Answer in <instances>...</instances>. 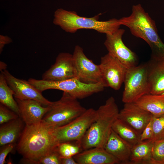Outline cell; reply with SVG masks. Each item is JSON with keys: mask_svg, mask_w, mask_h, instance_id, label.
<instances>
[{"mask_svg": "<svg viewBox=\"0 0 164 164\" xmlns=\"http://www.w3.org/2000/svg\"><path fill=\"white\" fill-rule=\"evenodd\" d=\"M55 128L43 120L26 125L16 147L23 157V162L39 164L42 158L56 148L59 143L54 133Z\"/></svg>", "mask_w": 164, "mask_h": 164, "instance_id": "1", "label": "cell"}, {"mask_svg": "<svg viewBox=\"0 0 164 164\" xmlns=\"http://www.w3.org/2000/svg\"><path fill=\"white\" fill-rule=\"evenodd\" d=\"M97 115L82 139L83 151L94 147L104 148L119 111L114 97H111L96 110Z\"/></svg>", "mask_w": 164, "mask_h": 164, "instance_id": "2", "label": "cell"}, {"mask_svg": "<svg viewBox=\"0 0 164 164\" xmlns=\"http://www.w3.org/2000/svg\"><path fill=\"white\" fill-rule=\"evenodd\" d=\"M132 11L128 16L119 19L120 25L127 27L133 35L145 40L152 54H164V44L159 36L155 21L140 4L133 5Z\"/></svg>", "mask_w": 164, "mask_h": 164, "instance_id": "3", "label": "cell"}, {"mask_svg": "<svg viewBox=\"0 0 164 164\" xmlns=\"http://www.w3.org/2000/svg\"><path fill=\"white\" fill-rule=\"evenodd\" d=\"M99 14L92 17L78 15L74 11L58 9L55 12L53 22L66 32L74 33L81 29H92L100 33L111 34L120 29L119 21L113 18L106 21L99 20Z\"/></svg>", "mask_w": 164, "mask_h": 164, "instance_id": "4", "label": "cell"}, {"mask_svg": "<svg viewBox=\"0 0 164 164\" xmlns=\"http://www.w3.org/2000/svg\"><path fill=\"white\" fill-rule=\"evenodd\" d=\"M28 81L41 92L54 89L66 92L78 99H82L103 91L105 86L102 83L87 84L77 77L60 81H49L29 79Z\"/></svg>", "mask_w": 164, "mask_h": 164, "instance_id": "5", "label": "cell"}, {"mask_svg": "<svg viewBox=\"0 0 164 164\" xmlns=\"http://www.w3.org/2000/svg\"><path fill=\"white\" fill-rule=\"evenodd\" d=\"M43 120L54 127L70 122L86 110L77 99L63 92L61 98L53 102Z\"/></svg>", "mask_w": 164, "mask_h": 164, "instance_id": "6", "label": "cell"}, {"mask_svg": "<svg viewBox=\"0 0 164 164\" xmlns=\"http://www.w3.org/2000/svg\"><path fill=\"white\" fill-rule=\"evenodd\" d=\"M124 83L122 101L124 103L133 102L150 94L147 63L127 70Z\"/></svg>", "mask_w": 164, "mask_h": 164, "instance_id": "7", "label": "cell"}, {"mask_svg": "<svg viewBox=\"0 0 164 164\" xmlns=\"http://www.w3.org/2000/svg\"><path fill=\"white\" fill-rule=\"evenodd\" d=\"M97 115L96 110L90 108L68 123L55 128L54 133L57 140L59 143L69 141L81 143Z\"/></svg>", "mask_w": 164, "mask_h": 164, "instance_id": "8", "label": "cell"}, {"mask_svg": "<svg viewBox=\"0 0 164 164\" xmlns=\"http://www.w3.org/2000/svg\"><path fill=\"white\" fill-rule=\"evenodd\" d=\"M125 32L124 29H119L112 34H106L104 44L108 53L128 70L138 65V60L135 53L127 47L122 41Z\"/></svg>", "mask_w": 164, "mask_h": 164, "instance_id": "9", "label": "cell"}, {"mask_svg": "<svg viewBox=\"0 0 164 164\" xmlns=\"http://www.w3.org/2000/svg\"><path fill=\"white\" fill-rule=\"evenodd\" d=\"M99 66L105 87L119 90L124 83L127 69L108 53L101 57Z\"/></svg>", "mask_w": 164, "mask_h": 164, "instance_id": "10", "label": "cell"}, {"mask_svg": "<svg viewBox=\"0 0 164 164\" xmlns=\"http://www.w3.org/2000/svg\"><path fill=\"white\" fill-rule=\"evenodd\" d=\"M73 55L77 71V77L80 81L87 84H104L99 65L94 64L89 59L82 47L76 45Z\"/></svg>", "mask_w": 164, "mask_h": 164, "instance_id": "11", "label": "cell"}, {"mask_svg": "<svg viewBox=\"0 0 164 164\" xmlns=\"http://www.w3.org/2000/svg\"><path fill=\"white\" fill-rule=\"evenodd\" d=\"M77 73L73 54L61 53L57 56L55 63L42 75V80L60 81L77 77Z\"/></svg>", "mask_w": 164, "mask_h": 164, "instance_id": "12", "label": "cell"}, {"mask_svg": "<svg viewBox=\"0 0 164 164\" xmlns=\"http://www.w3.org/2000/svg\"><path fill=\"white\" fill-rule=\"evenodd\" d=\"M1 72L4 74L9 85L13 90L15 98L34 100L47 106L52 104L53 102L45 98L42 95V92L28 81L16 78L6 70Z\"/></svg>", "mask_w": 164, "mask_h": 164, "instance_id": "13", "label": "cell"}, {"mask_svg": "<svg viewBox=\"0 0 164 164\" xmlns=\"http://www.w3.org/2000/svg\"><path fill=\"white\" fill-rule=\"evenodd\" d=\"M153 115L134 103H125L119 112L118 118L124 121L141 134Z\"/></svg>", "mask_w": 164, "mask_h": 164, "instance_id": "14", "label": "cell"}, {"mask_svg": "<svg viewBox=\"0 0 164 164\" xmlns=\"http://www.w3.org/2000/svg\"><path fill=\"white\" fill-rule=\"evenodd\" d=\"M147 64L150 94H164V54H152Z\"/></svg>", "mask_w": 164, "mask_h": 164, "instance_id": "15", "label": "cell"}, {"mask_svg": "<svg viewBox=\"0 0 164 164\" xmlns=\"http://www.w3.org/2000/svg\"><path fill=\"white\" fill-rule=\"evenodd\" d=\"M15 99L19 107L20 117L26 125L39 122L51 108L50 106L43 107L42 104L34 100Z\"/></svg>", "mask_w": 164, "mask_h": 164, "instance_id": "16", "label": "cell"}, {"mask_svg": "<svg viewBox=\"0 0 164 164\" xmlns=\"http://www.w3.org/2000/svg\"><path fill=\"white\" fill-rule=\"evenodd\" d=\"M77 164H115L118 160L103 148L94 147L83 150L74 156Z\"/></svg>", "mask_w": 164, "mask_h": 164, "instance_id": "17", "label": "cell"}, {"mask_svg": "<svg viewBox=\"0 0 164 164\" xmlns=\"http://www.w3.org/2000/svg\"><path fill=\"white\" fill-rule=\"evenodd\" d=\"M132 147L112 129L104 149L119 163L129 164Z\"/></svg>", "mask_w": 164, "mask_h": 164, "instance_id": "18", "label": "cell"}, {"mask_svg": "<svg viewBox=\"0 0 164 164\" xmlns=\"http://www.w3.org/2000/svg\"><path fill=\"white\" fill-rule=\"evenodd\" d=\"M24 122L20 117L2 124L0 128V145L14 143L20 138Z\"/></svg>", "mask_w": 164, "mask_h": 164, "instance_id": "19", "label": "cell"}, {"mask_svg": "<svg viewBox=\"0 0 164 164\" xmlns=\"http://www.w3.org/2000/svg\"><path fill=\"white\" fill-rule=\"evenodd\" d=\"M133 103L155 117L164 114V94H147Z\"/></svg>", "mask_w": 164, "mask_h": 164, "instance_id": "20", "label": "cell"}, {"mask_svg": "<svg viewBox=\"0 0 164 164\" xmlns=\"http://www.w3.org/2000/svg\"><path fill=\"white\" fill-rule=\"evenodd\" d=\"M152 144L147 140L133 146L129 164H154L151 152Z\"/></svg>", "mask_w": 164, "mask_h": 164, "instance_id": "21", "label": "cell"}, {"mask_svg": "<svg viewBox=\"0 0 164 164\" xmlns=\"http://www.w3.org/2000/svg\"><path fill=\"white\" fill-rule=\"evenodd\" d=\"M112 129L132 146L141 141V134L130 125L118 118L114 123Z\"/></svg>", "mask_w": 164, "mask_h": 164, "instance_id": "22", "label": "cell"}, {"mask_svg": "<svg viewBox=\"0 0 164 164\" xmlns=\"http://www.w3.org/2000/svg\"><path fill=\"white\" fill-rule=\"evenodd\" d=\"M14 93L9 85L3 73L0 74V102L20 117L18 104L13 98Z\"/></svg>", "mask_w": 164, "mask_h": 164, "instance_id": "23", "label": "cell"}, {"mask_svg": "<svg viewBox=\"0 0 164 164\" xmlns=\"http://www.w3.org/2000/svg\"><path fill=\"white\" fill-rule=\"evenodd\" d=\"M56 149L61 158L73 157L83 151L80 143L76 141L60 143Z\"/></svg>", "mask_w": 164, "mask_h": 164, "instance_id": "24", "label": "cell"}, {"mask_svg": "<svg viewBox=\"0 0 164 164\" xmlns=\"http://www.w3.org/2000/svg\"><path fill=\"white\" fill-rule=\"evenodd\" d=\"M152 126V137L149 140L152 142L164 138V114L158 117L153 115Z\"/></svg>", "mask_w": 164, "mask_h": 164, "instance_id": "25", "label": "cell"}, {"mask_svg": "<svg viewBox=\"0 0 164 164\" xmlns=\"http://www.w3.org/2000/svg\"><path fill=\"white\" fill-rule=\"evenodd\" d=\"M151 152L154 164H164V138L152 142Z\"/></svg>", "mask_w": 164, "mask_h": 164, "instance_id": "26", "label": "cell"}, {"mask_svg": "<svg viewBox=\"0 0 164 164\" xmlns=\"http://www.w3.org/2000/svg\"><path fill=\"white\" fill-rule=\"evenodd\" d=\"M20 117L14 112L0 103V124H2Z\"/></svg>", "mask_w": 164, "mask_h": 164, "instance_id": "27", "label": "cell"}, {"mask_svg": "<svg viewBox=\"0 0 164 164\" xmlns=\"http://www.w3.org/2000/svg\"><path fill=\"white\" fill-rule=\"evenodd\" d=\"M61 159L56 148L42 158L39 164H61Z\"/></svg>", "mask_w": 164, "mask_h": 164, "instance_id": "28", "label": "cell"}, {"mask_svg": "<svg viewBox=\"0 0 164 164\" xmlns=\"http://www.w3.org/2000/svg\"><path fill=\"white\" fill-rule=\"evenodd\" d=\"M15 145L14 143L7 144L1 146L0 150V164L6 162L5 159L8 154L13 149Z\"/></svg>", "mask_w": 164, "mask_h": 164, "instance_id": "29", "label": "cell"}, {"mask_svg": "<svg viewBox=\"0 0 164 164\" xmlns=\"http://www.w3.org/2000/svg\"><path fill=\"white\" fill-rule=\"evenodd\" d=\"M152 117L150 121L140 135V140L141 141L150 140L152 138L153 133Z\"/></svg>", "mask_w": 164, "mask_h": 164, "instance_id": "30", "label": "cell"}, {"mask_svg": "<svg viewBox=\"0 0 164 164\" xmlns=\"http://www.w3.org/2000/svg\"><path fill=\"white\" fill-rule=\"evenodd\" d=\"M12 41L10 37L7 36H0V52L1 53L5 45L9 43Z\"/></svg>", "mask_w": 164, "mask_h": 164, "instance_id": "31", "label": "cell"}, {"mask_svg": "<svg viewBox=\"0 0 164 164\" xmlns=\"http://www.w3.org/2000/svg\"><path fill=\"white\" fill-rule=\"evenodd\" d=\"M61 163V164H77L73 157L62 158Z\"/></svg>", "mask_w": 164, "mask_h": 164, "instance_id": "32", "label": "cell"}, {"mask_svg": "<svg viewBox=\"0 0 164 164\" xmlns=\"http://www.w3.org/2000/svg\"><path fill=\"white\" fill-rule=\"evenodd\" d=\"M6 68V64L4 62H0V70L1 71H3L5 70Z\"/></svg>", "mask_w": 164, "mask_h": 164, "instance_id": "33", "label": "cell"}]
</instances>
